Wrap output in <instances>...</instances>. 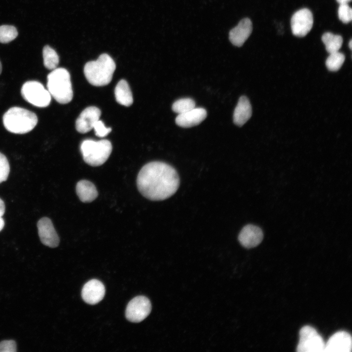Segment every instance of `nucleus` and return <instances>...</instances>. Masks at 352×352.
Returning <instances> with one entry per match:
<instances>
[{
  "instance_id": "obj_1",
  "label": "nucleus",
  "mask_w": 352,
  "mask_h": 352,
  "mask_svg": "<svg viewBox=\"0 0 352 352\" xmlns=\"http://www.w3.org/2000/svg\"><path fill=\"white\" fill-rule=\"evenodd\" d=\"M139 192L153 201L162 200L173 195L179 185L177 173L169 164L160 161L149 162L141 169L136 178Z\"/></svg>"
},
{
  "instance_id": "obj_2",
  "label": "nucleus",
  "mask_w": 352,
  "mask_h": 352,
  "mask_svg": "<svg viewBox=\"0 0 352 352\" xmlns=\"http://www.w3.org/2000/svg\"><path fill=\"white\" fill-rule=\"evenodd\" d=\"M116 65L110 56L104 53L96 61L86 64L84 72L87 81L94 86H103L109 84L112 80Z\"/></svg>"
},
{
  "instance_id": "obj_3",
  "label": "nucleus",
  "mask_w": 352,
  "mask_h": 352,
  "mask_svg": "<svg viewBox=\"0 0 352 352\" xmlns=\"http://www.w3.org/2000/svg\"><path fill=\"white\" fill-rule=\"evenodd\" d=\"M47 89L51 96L62 104L70 102L73 90L69 72L60 67L52 70L47 77Z\"/></svg>"
},
{
  "instance_id": "obj_4",
  "label": "nucleus",
  "mask_w": 352,
  "mask_h": 352,
  "mask_svg": "<svg viewBox=\"0 0 352 352\" xmlns=\"http://www.w3.org/2000/svg\"><path fill=\"white\" fill-rule=\"evenodd\" d=\"M38 123L34 112L26 109L14 107L9 109L3 116V123L9 132L23 134L32 131Z\"/></svg>"
},
{
  "instance_id": "obj_5",
  "label": "nucleus",
  "mask_w": 352,
  "mask_h": 352,
  "mask_svg": "<svg viewBox=\"0 0 352 352\" xmlns=\"http://www.w3.org/2000/svg\"><path fill=\"white\" fill-rule=\"evenodd\" d=\"M112 148L111 142L107 139L99 141L86 139L80 146L84 161L93 167L103 164L109 158Z\"/></svg>"
},
{
  "instance_id": "obj_6",
  "label": "nucleus",
  "mask_w": 352,
  "mask_h": 352,
  "mask_svg": "<svg viewBox=\"0 0 352 352\" xmlns=\"http://www.w3.org/2000/svg\"><path fill=\"white\" fill-rule=\"evenodd\" d=\"M21 94L25 101L39 108L47 107L51 100V96L47 89L36 81L26 82L22 87Z\"/></svg>"
},
{
  "instance_id": "obj_7",
  "label": "nucleus",
  "mask_w": 352,
  "mask_h": 352,
  "mask_svg": "<svg viewBox=\"0 0 352 352\" xmlns=\"http://www.w3.org/2000/svg\"><path fill=\"white\" fill-rule=\"evenodd\" d=\"M325 343L316 330L309 326L302 327L299 331L298 352H324Z\"/></svg>"
},
{
  "instance_id": "obj_8",
  "label": "nucleus",
  "mask_w": 352,
  "mask_h": 352,
  "mask_svg": "<svg viewBox=\"0 0 352 352\" xmlns=\"http://www.w3.org/2000/svg\"><path fill=\"white\" fill-rule=\"evenodd\" d=\"M151 309L149 299L144 296H138L128 303L126 309V317L132 322L139 323L149 315Z\"/></svg>"
},
{
  "instance_id": "obj_9",
  "label": "nucleus",
  "mask_w": 352,
  "mask_h": 352,
  "mask_svg": "<svg viewBox=\"0 0 352 352\" xmlns=\"http://www.w3.org/2000/svg\"><path fill=\"white\" fill-rule=\"evenodd\" d=\"M291 28L293 34L299 37L305 36L312 28L313 17L307 8L296 11L291 19Z\"/></svg>"
},
{
  "instance_id": "obj_10",
  "label": "nucleus",
  "mask_w": 352,
  "mask_h": 352,
  "mask_svg": "<svg viewBox=\"0 0 352 352\" xmlns=\"http://www.w3.org/2000/svg\"><path fill=\"white\" fill-rule=\"evenodd\" d=\"M38 234L43 244L55 248L59 244V238L52 221L47 217L41 218L37 222Z\"/></svg>"
},
{
  "instance_id": "obj_11",
  "label": "nucleus",
  "mask_w": 352,
  "mask_h": 352,
  "mask_svg": "<svg viewBox=\"0 0 352 352\" xmlns=\"http://www.w3.org/2000/svg\"><path fill=\"white\" fill-rule=\"evenodd\" d=\"M352 348L351 335L340 331L333 334L325 343L324 352H351Z\"/></svg>"
},
{
  "instance_id": "obj_12",
  "label": "nucleus",
  "mask_w": 352,
  "mask_h": 352,
  "mask_svg": "<svg viewBox=\"0 0 352 352\" xmlns=\"http://www.w3.org/2000/svg\"><path fill=\"white\" fill-rule=\"evenodd\" d=\"M101 114V110L98 108L94 106L87 107L81 112L76 121V130L82 133L89 132L99 120Z\"/></svg>"
},
{
  "instance_id": "obj_13",
  "label": "nucleus",
  "mask_w": 352,
  "mask_h": 352,
  "mask_svg": "<svg viewBox=\"0 0 352 352\" xmlns=\"http://www.w3.org/2000/svg\"><path fill=\"white\" fill-rule=\"evenodd\" d=\"M105 294L103 284L97 279H92L86 283L82 290V297L88 304L94 305L101 301Z\"/></svg>"
},
{
  "instance_id": "obj_14",
  "label": "nucleus",
  "mask_w": 352,
  "mask_h": 352,
  "mask_svg": "<svg viewBox=\"0 0 352 352\" xmlns=\"http://www.w3.org/2000/svg\"><path fill=\"white\" fill-rule=\"evenodd\" d=\"M263 239L262 229L256 225L248 224L244 226L239 233L238 240L242 246L251 248L258 245Z\"/></svg>"
},
{
  "instance_id": "obj_15",
  "label": "nucleus",
  "mask_w": 352,
  "mask_h": 352,
  "mask_svg": "<svg viewBox=\"0 0 352 352\" xmlns=\"http://www.w3.org/2000/svg\"><path fill=\"white\" fill-rule=\"evenodd\" d=\"M252 31V23L248 18L242 19L238 24L230 30L229 39L231 43L237 46L243 44Z\"/></svg>"
},
{
  "instance_id": "obj_16",
  "label": "nucleus",
  "mask_w": 352,
  "mask_h": 352,
  "mask_svg": "<svg viewBox=\"0 0 352 352\" xmlns=\"http://www.w3.org/2000/svg\"><path fill=\"white\" fill-rule=\"evenodd\" d=\"M207 116L206 110L202 108H195L186 112L179 114L176 118V123L183 128L197 126L204 120Z\"/></svg>"
},
{
  "instance_id": "obj_17",
  "label": "nucleus",
  "mask_w": 352,
  "mask_h": 352,
  "mask_svg": "<svg viewBox=\"0 0 352 352\" xmlns=\"http://www.w3.org/2000/svg\"><path fill=\"white\" fill-rule=\"evenodd\" d=\"M251 115L252 108L248 99L246 96H241L234 111V123L241 127L250 119Z\"/></svg>"
},
{
  "instance_id": "obj_18",
  "label": "nucleus",
  "mask_w": 352,
  "mask_h": 352,
  "mask_svg": "<svg viewBox=\"0 0 352 352\" xmlns=\"http://www.w3.org/2000/svg\"><path fill=\"white\" fill-rule=\"evenodd\" d=\"M76 194L83 202H90L98 196V192L95 185L87 180L78 181L76 186Z\"/></svg>"
},
{
  "instance_id": "obj_19",
  "label": "nucleus",
  "mask_w": 352,
  "mask_h": 352,
  "mask_svg": "<svg viewBox=\"0 0 352 352\" xmlns=\"http://www.w3.org/2000/svg\"><path fill=\"white\" fill-rule=\"evenodd\" d=\"M116 101L119 104L129 107L133 103V97L130 88L125 80H120L114 89Z\"/></svg>"
},
{
  "instance_id": "obj_20",
  "label": "nucleus",
  "mask_w": 352,
  "mask_h": 352,
  "mask_svg": "<svg viewBox=\"0 0 352 352\" xmlns=\"http://www.w3.org/2000/svg\"><path fill=\"white\" fill-rule=\"evenodd\" d=\"M322 41L325 45L326 50L330 54L339 51L343 43V38L340 35L330 32L324 33L322 36Z\"/></svg>"
},
{
  "instance_id": "obj_21",
  "label": "nucleus",
  "mask_w": 352,
  "mask_h": 352,
  "mask_svg": "<svg viewBox=\"0 0 352 352\" xmlns=\"http://www.w3.org/2000/svg\"><path fill=\"white\" fill-rule=\"evenodd\" d=\"M44 65L49 70H53L57 68L59 62V56L52 48L45 45L43 50Z\"/></svg>"
},
{
  "instance_id": "obj_22",
  "label": "nucleus",
  "mask_w": 352,
  "mask_h": 352,
  "mask_svg": "<svg viewBox=\"0 0 352 352\" xmlns=\"http://www.w3.org/2000/svg\"><path fill=\"white\" fill-rule=\"evenodd\" d=\"M345 60V55L339 51L330 53L326 61V66L330 71H336L341 67Z\"/></svg>"
},
{
  "instance_id": "obj_23",
  "label": "nucleus",
  "mask_w": 352,
  "mask_h": 352,
  "mask_svg": "<svg viewBox=\"0 0 352 352\" xmlns=\"http://www.w3.org/2000/svg\"><path fill=\"white\" fill-rule=\"evenodd\" d=\"M195 102L191 98H182L175 101L172 105V110L176 112L181 114L195 108Z\"/></svg>"
},
{
  "instance_id": "obj_24",
  "label": "nucleus",
  "mask_w": 352,
  "mask_h": 352,
  "mask_svg": "<svg viewBox=\"0 0 352 352\" xmlns=\"http://www.w3.org/2000/svg\"><path fill=\"white\" fill-rule=\"evenodd\" d=\"M18 35L15 26L9 25L0 26V43H8L14 40Z\"/></svg>"
},
{
  "instance_id": "obj_25",
  "label": "nucleus",
  "mask_w": 352,
  "mask_h": 352,
  "mask_svg": "<svg viewBox=\"0 0 352 352\" xmlns=\"http://www.w3.org/2000/svg\"><path fill=\"white\" fill-rule=\"evenodd\" d=\"M338 14L339 20L343 23H347L352 21V10L348 3L340 4Z\"/></svg>"
},
{
  "instance_id": "obj_26",
  "label": "nucleus",
  "mask_w": 352,
  "mask_h": 352,
  "mask_svg": "<svg viewBox=\"0 0 352 352\" xmlns=\"http://www.w3.org/2000/svg\"><path fill=\"white\" fill-rule=\"evenodd\" d=\"M10 172V166L6 157L0 153V183L7 180Z\"/></svg>"
},
{
  "instance_id": "obj_27",
  "label": "nucleus",
  "mask_w": 352,
  "mask_h": 352,
  "mask_svg": "<svg viewBox=\"0 0 352 352\" xmlns=\"http://www.w3.org/2000/svg\"><path fill=\"white\" fill-rule=\"evenodd\" d=\"M94 129L95 135L100 137L107 136L111 131L110 128L106 127L101 120H98L94 124Z\"/></svg>"
},
{
  "instance_id": "obj_28",
  "label": "nucleus",
  "mask_w": 352,
  "mask_h": 352,
  "mask_svg": "<svg viewBox=\"0 0 352 352\" xmlns=\"http://www.w3.org/2000/svg\"><path fill=\"white\" fill-rule=\"evenodd\" d=\"M17 345L13 340H3L0 342V352H15Z\"/></svg>"
},
{
  "instance_id": "obj_29",
  "label": "nucleus",
  "mask_w": 352,
  "mask_h": 352,
  "mask_svg": "<svg viewBox=\"0 0 352 352\" xmlns=\"http://www.w3.org/2000/svg\"><path fill=\"white\" fill-rule=\"evenodd\" d=\"M5 211V206L4 201L0 198V216L2 217Z\"/></svg>"
},
{
  "instance_id": "obj_30",
  "label": "nucleus",
  "mask_w": 352,
  "mask_h": 352,
  "mask_svg": "<svg viewBox=\"0 0 352 352\" xmlns=\"http://www.w3.org/2000/svg\"><path fill=\"white\" fill-rule=\"evenodd\" d=\"M4 226V221L2 218L0 216V231L3 228Z\"/></svg>"
},
{
  "instance_id": "obj_31",
  "label": "nucleus",
  "mask_w": 352,
  "mask_h": 352,
  "mask_svg": "<svg viewBox=\"0 0 352 352\" xmlns=\"http://www.w3.org/2000/svg\"><path fill=\"white\" fill-rule=\"evenodd\" d=\"M338 3H339L340 4H345V3H348L350 1H351V0H336Z\"/></svg>"
},
{
  "instance_id": "obj_32",
  "label": "nucleus",
  "mask_w": 352,
  "mask_h": 352,
  "mask_svg": "<svg viewBox=\"0 0 352 352\" xmlns=\"http://www.w3.org/2000/svg\"><path fill=\"white\" fill-rule=\"evenodd\" d=\"M349 46L350 48L351 49H352V40H351L350 41V42H349Z\"/></svg>"
},
{
  "instance_id": "obj_33",
  "label": "nucleus",
  "mask_w": 352,
  "mask_h": 352,
  "mask_svg": "<svg viewBox=\"0 0 352 352\" xmlns=\"http://www.w3.org/2000/svg\"><path fill=\"white\" fill-rule=\"evenodd\" d=\"M1 71H2V65H1V62L0 61V74L1 73Z\"/></svg>"
}]
</instances>
